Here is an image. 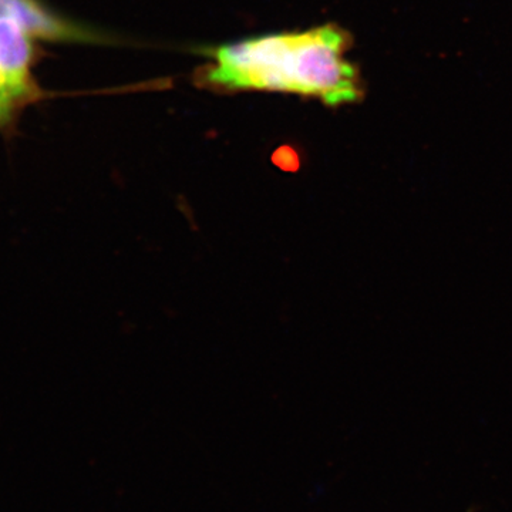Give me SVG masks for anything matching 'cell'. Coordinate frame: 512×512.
<instances>
[{
    "instance_id": "1",
    "label": "cell",
    "mask_w": 512,
    "mask_h": 512,
    "mask_svg": "<svg viewBox=\"0 0 512 512\" xmlns=\"http://www.w3.org/2000/svg\"><path fill=\"white\" fill-rule=\"evenodd\" d=\"M352 36L338 25L303 32L248 37L208 50L198 82L221 92H281L318 99L330 107L365 96L359 69L350 62Z\"/></svg>"
},
{
    "instance_id": "3",
    "label": "cell",
    "mask_w": 512,
    "mask_h": 512,
    "mask_svg": "<svg viewBox=\"0 0 512 512\" xmlns=\"http://www.w3.org/2000/svg\"><path fill=\"white\" fill-rule=\"evenodd\" d=\"M32 37L15 23L0 18V86L33 103L42 96L32 74Z\"/></svg>"
},
{
    "instance_id": "2",
    "label": "cell",
    "mask_w": 512,
    "mask_h": 512,
    "mask_svg": "<svg viewBox=\"0 0 512 512\" xmlns=\"http://www.w3.org/2000/svg\"><path fill=\"white\" fill-rule=\"evenodd\" d=\"M0 18L18 25L32 39L60 43H101L100 32L46 8L39 0H0Z\"/></svg>"
},
{
    "instance_id": "4",
    "label": "cell",
    "mask_w": 512,
    "mask_h": 512,
    "mask_svg": "<svg viewBox=\"0 0 512 512\" xmlns=\"http://www.w3.org/2000/svg\"><path fill=\"white\" fill-rule=\"evenodd\" d=\"M29 101L0 86V126L8 124Z\"/></svg>"
}]
</instances>
